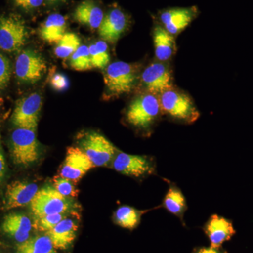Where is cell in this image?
I'll list each match as a JSON object with an SVG mask.
<instances>
[{"mask_svg": "<svg viewBox=\"0 0 253 253\" xmlns=\"http://www.w3.org/2000/svg\"><path fill=\"white\" fill-rule=\"evenodd\" d=\"M153 40L155 55L158 61L167 62L176 54L177 49L174 37L169 34L161 25L155 26Z\"/></svg>", "mask_w": 253, "mask_h": 253, "instance_id": "d6986e66", "label": "cell"}, {"mask_svg": "<svg viewBox=\"0 0 253 253\" xmlns=\"http://www.w3.org/2000/svg\"><path fill=\"white\" fill-rule=\"evenodd\" d=\"M162 113L181 123L191 124L199 119L200 113L194 101L186 93L169 89L158 96Z\"/></svg>", "mask_w": 253, "mask_h": 253, "instance_id": "277c9868", "label": "cell"}, {"mask_svg": "<svg viewBox=\"0 0 253 253\" xmlns=\"http://www.w3.org/2000/svg\"><path fill=\"white\" fill-rule=\"evenodd\" d=\"M70 65L73 69L78 71H89L92 68L89 47L81 45L71 56Z\"/></svg>", "mask_w": 253, "mask_h": 253, "instance_id": "83f0119b", "label": "cell"}, {"mask_svg": "<svg viewBox=\"0 0 253 253\" xmlns=\"http://www.w3.org/2000/svg\"><path fill=\"white\" fill-rule=\"evenodd\" d=\"M104 11L94 0H84L75 10V20L91 29H99L104 18Z\"/></svg>", "mask_w": 253, "mask_h": 253, "instance_id": "ffe728a7", "label": "cell"}, {"mask_svg": "<svg viewBox=\"0 0 253 253\" xmlns=\"http://www.w3.org/2000/svg\"><path fill=\"white\" fill-rule=\"evenodd\" d=\"M11 71L9 59L0 53V89H4L7 86L11 79Z\"/></svg>", "mask_w": 253, "mask_h": 253, "instance_id": "f546056e", "label": "cell"}, {"mask_svg": "<svg viewBox=\"0 0 253 253\" xmlns=\"http://www.w3.org/2000/svg\"><path fill=\"white\" fill-rule=\"evenodd\" d=\"M46 1L49 3H57L60 2V1H64V0H46Z\"/></svg>", "mask_w": 253, "mask_h": 253, "instance_id": "e575fe53", "label": "cell"}, {"mask_svg": "<svg viewBox=\"0 0 253 253\" xmlns=\"http://www.w3.org/2000/svg\"><path fill=\"white\" fill-rule=\"evenodd\" d=\"M79 145L80 149L89 158L95 167L107 166L117 152L112 143L94 131L83 134Z\"/></svg>", "mask_w": 253, "mask_h": 253, "instance_id": "52a82bcc", "label": "cell"}, {"mask_svg": "<svg viewBox=\"0 0 253 253\" xmlns=\"http://www.w3.org/2000/svg\"><path fill=\"white\" fill-rule=\"evenodd\" d=\"M105 85L111 96H119L131 92L135 88L139 78V66L116 61L105 69Z\"/></svg>", "mask_w": 253, "mask_h": 253, "instance_id": "3957f363", "label": "cell"}, {"mask_svg": "<svg viewBox=\"0 0 253 253\" xmlns=\"http://www.w3.org/2000/svg\"><path fill=\"white\" fill-rule=\"evenodd\" d=\"M16 253H56L49 236H36L29 238L16 246Z\"/></svg>", "mask_w": 253, "mask_h": 253, "instance_id": "cb8c5ba5", "label": "cell"}, {"mask_svg": "<svg viewBox=\"0 0 253 253\" xmlns=\"http://www.w3.org/2000/svg\"><path fill=\"white\" fill-rule=\"evenodd\" d=\"M66 19L59 14L50 15L43 23L41 36L43 41L50 44L58 43L66 33Z\"/></svg>", "mask_w": 253, "mask_h": 253, "instance_id": "44dd1931", "label": "cell"}, {"mask_svg": "<svg viewBox=\"0 0 253 253\" xmlns=\"http://www.w3.org/2000/svg\"><path fill=\"white\" fill-rule=\"evenodd\" d=\"M45 60L33 50H23L16 58L15 73L20 81L36 83L42 78L46 71Z\"/></svg>", "mask_w": 253, "mask_h": 253, "instance_id": "9c48e42d", "label": "cell"}, {"mask_svg": "<svg viewBox=\"0 0 253 253\" xmlns=\"http://www.w3.org/2000/svg\"><path fill=\"white\" fill-rule=\"evenodd\" d=\"M52 84L56 89H65L67 86L68 80L61 75H56L53 79Z\"/></svg>", "mask_w": 253, "mask_h": 253, "instance_id": "1f68e13d", "label": "cell"}, {"mask_svg": "<svg viewBox=\"0 0 253 253\" xmlns=\"http://www.w3.org/2000/svg\"><path fill=\"white\" fill-rule=\"evenodd\" d=\"M198 11L196 6L163 10L160 13L159 19L163 27L174 37L194 21L197 16Z\"/></svg>", "mask_w": 253, "mask_h": 253, "instance_id": "4fadbf2b", "label": "cell"}, {"mask_svg": "<svg viewBox=\"0 0 253 253\" xmlns=\"http://www.w3.org/2000/svg\"><path fill=\"white\" fill-rule=\"evenodd\" d=\"M28 30L24 20L17 14L0 16V49L16 52L24 46Z\"/></svg>", "mask_w": 253, "mask_h": 253, "instance_id": "8992f818", "label": "cell"}, {"mask_svg": "<svg viewBox=\"0 0 253 253\" xmlns=\"http://www.w3.org/2000/svg\"><path fill=\"white\" fill-rule=\"evenodd\" d=\"M15 3L23 9L32 10L40 7L44 0H14Z\"/></svg>", "mask_w": 253, "mask_h": 253, "instance_id": "4dcf8cb0", "label": "cell"}, {"mask_svg": "<svg viewBox=\"0 0 253 253\" xmlns=\"http://www.w3.org/2000/svg\"><path fill=\"white\" fill-rule=\"evenodd\" d=\"M95 166L79 147H69L59 169V175L78 183Z\"/></svg>", "mask_w": 253, "mask_h": 253, "instance_id": "7c38bea8", "label": "cell"}, {"mask_svg": "<svg viewBox=\"0 0 253 253\" xmlns=\"http://www.w3.org/2000/svg\"><path fill=\"white\" fill-rule=\"evenodd\" d=\"M112 163L115 170L133 177L151 175L155 172L154 163L146 156L118 152L116 153Z\"/></svg>", "mask_w": 253, "mask_h": 253, "instance_id": "8fae6325", "label": "cell"}, {"mask_svg": "<svg viewBox=\"0 0 253 253\" xmlns=\"http://www.w3.org/2000/svg\"><path fill=\"white\" fill-rule=\"evenodd\" d=\"M140 78L145 92L156 96L174 87L172 71L165 62L151 63L145 68Z\"/></svg>", "mask_w": 253, "mask_h": 253, "instance_id": "ba28073f", "label": "cell"}, {"mask_svg": "<svg viewBox=\"0 0 253 253\" xmlns=\"http://www.w3.org/2000/svg\"><path fill=\"white\" fill-rule=\"evenodd\" d=\"M161 104L158 96L144 92L132 100L126 111V120L131 126L149 130L161 116Z\"/></svg>", "mask_w": 253, "mask_h": 253, "instance_id": "6da1fadb", "label": "cell"}, {"mask_svg": "<svg viewBox=\"0 0 253 253\" xmlns=\"http://www.w3.org/2000/svg\"><path fill=\"white\" fill-rule=\"evenodd\" d=\"M78 230L77 223L67 217L46 232V234L51 239L54 249L63 251L68 249L73 244L77 236Z\"/></svg>", "mask_w": 253, "mask_h": 253, "instance_id": "ac0fdd59", "label": "cell"}, {"mask_svg": "<svg viewBox=\"0 0 253 253\" xmlns=\"http://www.w3.org/2000/svg\"><path fill=\"white\" fill-rule=\"evenodd\" d=\"M1 227L6 235L18 243H22L29 239L33 226L31 219L27 216L21 213L12 212L5 216Z\"/></svg>", "mask_w": 253, "mask_h": 253, "instance_id": "e0dca14e", "label": "cell"}, {"mask_svg": "<svg viewBox=\"0 0 253 253\" xmlns=\"http://www.w3.org/2000/svg\"><path fill=\"white\" fill-rule=\"evenodd\" d=\"M30 208L33 218L59 213L78 214L76 212L78 204L59 194L51 186H44L38 190L30 204Z\"/></svg>", "mask_w": 253, "mask_h": 253, "instance_id": "7a4b0ae2", "label": "cell"}, {"mask_svg": "<svg viewBox=\"0 0 253 253\" xmlns=\"http://www.w3.org/2000/svg\"><path fill=\"white\" fill-rule=\"evenodd\" d=\"M6 166L5 162L4 156L1 151V146H0V182L4 179L5 174H6Z\"/></svg>", "mask_w": 253, "mask_h": 253, "instance_id": "d6a6232c", "label": "cell"}, {"mask_svg": "<svg viewBox=\"0 0 253 253\" xmlns=\"http://www.w3.org/2000/svg\"><path fill=\"white\" fill-rule=\"evenodd\" d=\"M70 214L73 215L70 213H59V214H48L42 217H34L32 226L35 230L41 231V232H47L57 225L60 221L67 218Z\"/></svg>", "mask_w": 253, "mask_h": 253, "instance_id": "4316f807", "label": "cell"}, {"mask_svg": "<svg viewBox=\"0 0 253 253\" xmlns=\"http://www.w3.org/2000/svg\"><path fill=\"white\" fill-rule=\"evenodd\" d=\"M38 191L35 183L26 181H15L8 184L2 209L4 211L23 207L31 204Z\"/></svg>", "mask_w": 253, "mask_h": 253, "instance_id": "9a60e30c", "label": "cell"}, {"mask_svg": "<svg viewBox=\"0 0 253 253\" xmlns=\"http://www.w3.org/2000/svg\"><path fill=\"white\" fill-rule=\"evenodd\" d=\"M42 101L41 95L33 93L20 99L12 115V123L17 128L36 131Z\"/></svg>", "mask_w": 253, "mask_h": 253, "instance_id": "30bf717a", "label": "cell"}, {"mask_svg": "<svg viewBox=\"0 0 253 253\" xmlns=\"http://www.w3.org/2000/svg\"><path fill=\"white\" fill-rule=\"evenodd\" d=\"M196 253H221L218 249L213 248H202L198 250Z\"/></svg>", "mask_w": 253, "mask_h": 253, "instance_id": "836d02e7", "label": "cell"}, {"mask_svg": "<svg viewBox=\"0 0 253 253\" xmlns=\"http://www.w3.org/2000/svg\"><path fill=\"white\" fill-rule=\"evenodd\" d=\"M129 18L119 7H113L105 15L99 28V36L104 41L115 44L129 26Z\"/></svg>", "mask_w": 253, "mask_h": 253, "instance_id": "5bb4252c", "label": "cell"}, {"mask_svg": "<svg viewBox=\"0 0 253 253\" xmlns=\"http://www.w3.org/2000/svg\"><path fill=\"white\" fill-rule=\"evenodd\" d=\"M52 183L54 189L65 197L74 199L79 195V189L77 188L78 183L71 179L57 175L53 178Z\"/></svg>", "mask_w": 253, "mask_h": 253, "instance_id": "f1b7e54d", "label": "cell"}, {"mask_svg": "<svg viewBox=\"0 0 253 253\" xmlns=\"http://www.w3.org/2000/svg\"><path fill=\"white\" fill-rule=\"evenodd\" d=\"M81 46V40L74 33H66L55 48V54L61 59L72 56Z\"/></svg>", "mask_w": 253, "mask_h": 253, "instance_id": "d4e9b609", "label": "cell"}, {"mask_svg": "<svg viewBox=\"0 0 253 253\" xmlns=\"http://www.w3.org/2000/svg\"><path fill=\"white\" fill-rule=\"evenodd\" d=\"M163 206L171 214L183 219V215L187 209V205L184 194L177 186H169L163 200Z\"/></svg>", "mask_w": 253, "mask_h": 253, "instance_id": "7402d4cb", "label": "cell"}, {"mask_svg": "<svg viewBox=\"0 0 253 253\" xmlns=\"http://www.w3.org/2000/svg\"><path fill=\"white\" fill-rule=\"evenodd\" d=\"M146 212L147 211H139L131 206H121L114 212L113 220L121 227L132 230L139 225L141 216Z\"/></svg>", "mask_w": 253, "mask_h": 253, "instance_id": "603a6c76", "label": "cell"}, {"mask_svg": "<svg viewBox=\"0 0 253 253\" xmlns=\"http://www.w3.org/2000/svg\"><path fill=\"white\" fill-rule=\"evenodd\" d=\"M93 68L104 69L110 62L109 46L104 41L96 42L89 47Z\"/></svg>", "mask_w": 253, "mask_h": 253, "instance_id": "484cf974", "label": "cell"}, {"mask_svg": "<svg viewBox=\"0 0 253 253\" xmlns=\"http://www.w3.org/2000/svg\"><path fill=\"white\" fill-rule=\"evenodd\" d=\"M204 231L211 242V247L219 249L236 234L232 222L217 214H213L205 225Z\"/></svg>", "mask_w": 253, "mask_h": 253, "instance_id": "2e32d148", "label": "cell"}, {"mask_svg": "<svg viewBox=\"0 0 253 253\" xmlns=\"http://www.w3.org/2000/svg\"><path fill=\"white\" fill-rule=\"evenodd\" d=\"M11 154L14 164L28 167L39 158V145L36 131L17 128L11 139Z\"/></svg>", "mask_w": 253, "mask_h": 253, "instance_id": "5b68a950", "label": "cell"}]
</instances>
